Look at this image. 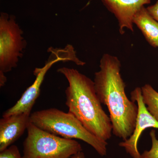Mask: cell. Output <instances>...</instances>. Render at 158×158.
I'll return each instance as SVG.
<instances>
[{
    "mask_svg": "<svg viewBox=\"0 0 158 158\" xmlns=\"http://www.w3.org/2000/svg\"><path fill=\"white\" fill-rule=\"evenodd\" d=\"M121 66L117 57L105 54L94 81L99 99L109 110L113 134L125 141L135 127L138 106L126 94V85L120 73Z\"/></svg>",
    "mask_w": 158,
    "mask_h": 158,
    "instance_id": "6da1fadb",
    "label": "cell"
},
{
    "mask_svg": "<svg viewBox=\"0 0 158 158\" xmlns=\"http://www.w3.org/2000/svg\"><path fill=\"white\" fill-rule=\"evenodd\" d=\"M57 71L63 75L69 83L65 90L69 113L97 138L106 141L110 139L112 123L103 109L94 81L74 69L62 67Z\"/></svg>",
    "mask_w": 158,
    "mask_h": 158,
    "instance_id": "7a4b0ae2",
    "label": "cell"
},
{
    "mask_svg": "<svg viewBox=\"0 0 158 158\" xmlns=\"http://www.w3.org/2000/svg\"><path fill=\"white\" fill-rule=\"evenodd\" d=\"M30 122L37 127L55 135L66 139L85 141L99 155H107V141L100 140L91 134L71 113L50 108L31 113Z\"/></svg>",
    "mask_w": 158,
    "mask_h": 158,
    "instance_id": "3957f363",
    "label": "cell"
},
{
    "mask_svg": "<svg viewBox=\"0 0 158 158\" xmlns=\"http://www.w3.org/2000/svg\"><path fill=\"white\" fill-rule=\"evenodd\" d=\"M27 130L22 158H70L83 150L78 141L48 132L31 122Z\"/></svg>",
    "mask_w": 158,
    "mask_h": 158,
    "instance_id": "277c9868",
    "label": "cell"
},
{
    "mask_svg": "<svg viewBox=\"0 0 158 158\" xmlns=\"http://www.w3.org/2000/svg\"><path fill=\"white\" fill-rule=\"evenodd\" d=\"M15 16L2 12L0 16V86L7 79L5 73L17 66L19 58L23 56L27 42L23 32L15 21Z\"/></svg>",
    "mask_w": 158,
    "mask_h": 158,
    "instance_id": "5b68a950",
    "label": "cell"
},
{
    "mask_svg": "<svg viewBox=\"0 0 158 158\" xmlns=\"http://www.w3.org/2000/svg\"><path fill=\"white\" fill-rule=\"evenodd\" d=\"M48 52L50 55L45 65L42 68L34 69V74L36 77L34 83L25 91L15 105L4 112L2 117L19 113L31 114L32 108L40 94V87L47 72L55 63L61 61L66 62L68 60L66 54L60 49L52 48Z\"/></svg>",
    "mask_w": 158,
    "mask_h": 158,
    "instance_id": "8992f818",
    "label": "cell"
},
{
    "mask_svg": "<svg viewBox=\"0 0 158 158\" xmlns=\"http://www.w3.org/2000/svg\"><path fill=\"white\" fill-rule=\"evenodd\" d=\"M131 100L136 102L138 106L135 127L131 135L127 140L119 143L133 158H141L138 149V143L141 133L148 128L158 129V122L147 110L142 98L141 88L137 87L131 93Z\"/></svg>",
    "mask_w": 158,
    "mask_h": 158,
    "instance_id": "52a82bcc",
    "label": "cell"
},
{
    "mask_svg": "<svg viewBox=\"0 0 158 158\" xmlns=\"http://www.w3.org/2000/svg\"><path fill=\"white\" fill-rule=\"evenodd\" d=\"M118 21L119 32L123 35L125 28L134 32L133 19L136 13L150 0H102Z\"/></svg>",
    "mask_w": 158,
    "mask_h": 158,
    "instance_id": "ba28073f",
    "label": "cell"
},
{
    "mask_svg": "<svg viewBox=\"0 0 158 158\" xmlns=\"http://www.w3.org/2000/svg\"><path fill=\"white\" fill-rule=\"evenodd\" d=\"M31 114L19 113L0 119V152L11 146L27 130Z\"/></svg>",
    "mask_w": 158,
    "mask_h": 158,
    "instance_id": "9c48e42d",
    "label": "cell"
},
{
    "mask_svg": "<svg viewBox=\"0 0 158 158\" xmlns=\"http://www.w3.org/2000/svg\"><path fill=\"white\" fill-rule=\"evenodd\" d=\"M133 23L141 31L150 45L158 48V22L149 14L144 6L136 13Z\"/></svg>",
    "mask_w": 158,
    "mask_h": 158,
    "instance_id": "30bf717a",
    "label": "cell"
},
{
    "mask_svg": "<svg viewBox=\"0 0 158 158\" xmlns=\"http://www.w3.org/2000/svg\"><path fill=\"white\" fill-rule=\"evenodd\" d=\"M142 98L150 113L158 122V92L149 84L141 88Z\"/></svg>",
    "mask_w": 158,
    "mask_h": 158,
    "instance_id": "8fae6325",
    "label": "cell"
},
{
    "mask_svg": "<svg viewBox=\"0 0 158 158\" xmlns=\"http://www.w3.org/2000/svg\"><path fill=\"white\" fill-rule=\"evenodd\" d=\"M152 146L149 151H144L141 155V158H158V140L156 137V131L152 130L150 132Z\"/></svg>",
    "mask_w": 158,
    "mask_h": 158,
    "instance_id": "7c38bea8",
    "label": "cell"
},
{
    "mask_svg": "<svg viewBox=\"0 0 158 158\" xmlns=\"http://www.w3.org/2000/svg\"><path fill=\"white\" fill-rule=\"evenodd\" d=\"M0 152V158H22L16 145H11Z\"/></svg>",
    "mask_w": 158,
    "mask_h": 158,
    "instance_id": "4fadbf2b",
    "label": "cell"
},
{
    "mask_svg": "<svg viewBox=\"0 0 158 158\" xmlns=\"http://www.w3.org/2000/svg\"><path fill=\"white\" fill-rule=\"evenodd\" d=\"M149 14L158 22V0L155 4L146 8Z\"/></svg>",
    "mask_w": 158,
    "mask_h": 158,
    "instance_id": "5bb4252c",
    "label": "cell"
},
{
    "mask_svg": "<svg viewBox=\"0 0 158 158\" xmlns=\"http://www.w3.org/2000/svg\"><path fill=\"white\" fill-rule=\"evenodd\" d=\"M85 154L83 152H80L72 156L70 158H85Z\"/></svg>",
    "mask_w": 158,
    "mask_h": 158,
    "instance_id": "9a60e30c",
    "label": "cell"
}]
</instances>
